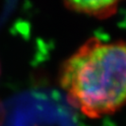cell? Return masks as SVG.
Here are the masks:
<instances>
[{
    "label": "cell",
    "instance_id": "cell-1",
    "mask_svg": "<svg viewBox=\"0 0 126 126\" xmlns=\"http://www.w3.org/2000/svg\"><path fill=\"white\" fill-rule=\"evenodd\" d=\"M59 81L72 106L99 118L126 104V41L90 38L67 58Z\"/></svg>",
    "mask_w": 126,
    "mask_h": 126
},
{
    "label": "cell",
    "instance_id": "cell-2",
    "mask_svg": "<svg viewBox=\"0 0 126 126\" xmlns=\"http://www.w3.org/2000/svg\"><path fill=\"white\" fill-rule=\"evenodd\" d=\"M65 6L71 11L103 19L111 17L117 11V1H67Z\"/></svg>",
    "mask_w": 126,
    "mask_h": 126
}]
</instances>
